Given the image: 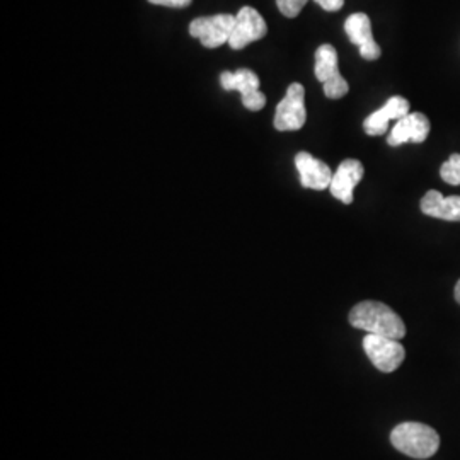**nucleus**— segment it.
Wrapping results in <instances>:
<instances>
[{
  "label": "nucleus",
  "instance_id": "nucleus-8",
  "mask_svg": "<svg viewBox=\"0 0 460 460\" xmlns=\"http://www.w3.org/2000/svg\"><path fill=\"white\" fill-rule=\"evenodd\" d=\"M268 26L263 16L254 7H243L235 16V26L230 34L229 47L232 49H246L247 45L263 40Z\"/></svg>",
  "mask_w": 460,
  "mask_h": 460
},
{
  "label": "nucleus",
  "instance_id": "nucleus-5",
  "mask_svg": "<svg viewBox=\"0 0 460 460\" xmlns=\"http://www.w3.org/2000/svg\"><path fill=\"white\" fill-rule=\"evenodd\" d=\"M363 349L372 365L384 374L397 370L406 358V349L399 343V340L378 334H367L363 338Z\"/></svg>",
  "mask_w": 460,
  "mask_h": 460
},
{
  "label": "nucleus",
  "instance_id": "nucleus-1",
  "mask_svg": "<svg viewBox=\"0 0 460 460\" xmlns=\"http://www.w3.org/2000/svg\"><path fill=\"white\" fill-rule=\"evenodd\" d=\"M348 319L353 328L367 331L368 334H378L393 340H402L406 336L404 321L382 302H360L351 309Z\"/></svg>",
  "mask_w": 460,
  "mask_h": 460
},
{
  "label": "nucleus",
  "instance_id": "nucleus-4",
  "mask_svg": "<svg viewBox=\"0 0 460 460\" xmlns=\"http://www.w3.org/2000/svg\"><path fill=\"white\" fill-rule=\"evenodd\" d=\"M305 89L302 84H290L285 98L277 106L273 125L279 132H296L305 125Z\"/></svg>",
  "mask_w": 460,
  "mask_h": 460
},
{
  "label": "nucleus",
  "instance_id": "nucleus-13",
  "mask_svg": "<svg viewBox=\"0 0 460 460\" xmlns=\"http://www.w3.org/2000/svg\"><path fill=\"white\" fill-rule=\"evenodd\" d=\"M410 115V101L402 96H394L389 99L378 111L372 113L365 119L363 130L370 137L384 135L389 130V123L393 119H401Z\"/></svg>",
  "mask_w": 460,
  "mask_h": 460
},
{
  "label": "nucleus",
  "instance_id": "nucleus-18",
  "mask_svg": "<svg viewBox=\"0 0 460 460\" xmlns=\"http://www.w3.org/2000/svg\"><path fill=\"white\" fill-rule=\"evenodd\" d=\"M150 4H155V5H164V7H188L193 0H148Z\"/></svg>",
  "mask_w": 460,
  "mask_h": 460
},
{
  "label": "nucleus",
  "instance_id": "nucleus-19",
  "mask_svg": "<svg viewBox=\"0 0 460 460\" xmlns=\"http://www.w3.org/2000/svg\"><path fill=\"white\" fill-rule=\"evenodd\" d=\"M454 296H456V300L460 304V279L457 281V285H456V290H454Z\"/></svg>",
  "mask_w": 460,
  "mask_h": 460
},
{
  "label": "nucleus",
  "instance_id": "nucleus-9",
  "mask_svg": "<svg viewBox=\"0 0 460 460\" xmlns=\"http://www.w3.org/2000/svg\"><path fill=\"white\" fill-rule=\"evenodd\" d=\"M345 31L348 34V38H349V41L358 47L360 55H362L365 60L374 62V60L380 58L382 51H380L377 41L374 40L370 17L363 14V13L351 14V16L346 19Z\"/></svg>",
  "mask_w": 460,
  "mask_h": 460
},
{
  "label": "nucleus",
  "instance_id": "nucleus-11",
  "mask_svg": "<svg viewBox=\"0 0 460 460\" xmlns=\"http://www.w3.org/2000/svg\"><path fill=\"white\" fill-rule=\"evenodd\" d=\"M429 119L423 113H410L395 121L394 128L387 138V144L399 147L402 144H423L429 135Z\"/></svg>",
  "mask_w": 460,
  "mask_h": 460
},
{
  "label": "nucleus",
  "instance_id": "nucleus-15",
  "mask_svg": "<svg viewBox=\"0 0 460 460\" xmlns=\"http://www.w3.org/2000/svg\"><path fill=\"white\" fill-rule=\"evenodd\" d=\"M440 176L445 182L452 186H460V154H452L450 159L444 163Z\"/></svg>",
  "mask_w": 460,
  "mask_h": 460
},
{
  "label": "nucleus",
  "instance_id": "nucleus-6",
  "mask_svg": "<svg viewBox=\"0 0 460 460\" xmlns=\"http://www.w3.org/2000/svg\"><path fill=\"white\" fill-rule=\"evenodd\" d=\"M234 26H235V16L232 14L198 17L190 24V34L199 40V43L205 49H218L229 43Z\"/></svg>",
  "mask_w": 460,
  "mask_h": 460
},
{
  "label": "nucleus",
  "instance_id": "nucleus-10",
  "mask_svg": "<svg viewBox=\"0 0 460 460\" xmlns=\"http://www.w3.org/2000/svg\"><path fill=\"white\" fill-rule=\"evenodd\" d=\"M363 174H365V167L360 161L346 159L332 174V181L329 186L331 195L343 201L345 205H351L353 191L358 186V182L362 181Z\"/></svg>",
  "mask_w": 460,
  "mask_h": 460
},
{
  "label": "nucleus",
  "instance_id": "nucleus-3",
  "mask_svg": "<svg viewBox=\"0 0 460 460\" xmlns=\"http://www.w3.org/2000/svg\"><path fill=\"white\" fill-rule=\"evenodd\" d=\"M314 74L319 83L324 84V94L329 99L345 98L349 85L340 74L338 51L331 45H321L315 51Z\"/></svg>",
  "mask_w": 460,
  "mask_h": 460
},
{
  "label": "nucleus",
  "instance_id": "nucleus-14",
  "mask_svg": "<svg viewBox=\"0 0 460 460\" xmlns=\"http://www.w3.org/2000/svg\"><path fill=\"white\" fill-rule=\"evenodd\" d=\"M421 212L447 222H460V197H444L437 190H429L421 198Z\"/></svg>",
  "mask_w": 460,
  "mask_h": 460
},
{
  "label": "nucleus",
  "instance_id": "nucleus-16",
  "mask_svg": "<svg viewBox=\"0 0 460 460\" xmlns=\"http://www.w3.org/2000/svg\"><path fill=\"white\" fill-rule=\"evenodd\" d=\"M309 0H277L279 13L285 17H296Z\"/></svg>",
  "mask_w": 460,
  "mask_h": 460
},
{
  "label": "nucleus",
  "instance_id": "nucleus-7",
  "mask_svg": "<svg viewBox=\"0 0 460 460\" xmlns=\"http://www.w3.org/2000/svg\"><path fill=\"white\" fill-rule=\"evenodd\" d=\"M220 84L226 91H237L249 111L263 110L266 96L260 91V77L252 70L239 68L235 72H224L220 75Z\"/></svg>",
  "mask_w": 460,
  "mask_h": 460
},
{
  "label": "nucleus",
  "instance_id": "nucleus-12",
  "mask_svg": "<svg viewBox=\"0 0 460 460\" xmlns=\"http://www.w3.org/2000/svg\"><path fill=\"white\" fill-rule=\"evenodd\" d=\"M296 165L304 188L323 191L331 186L332 171L326 163L315 159L309 152H298L296 155Z\"/></svg>",
  "mask_w": 460,
  "mask_h": 460
},
{
  "label": "nucleus",
  "instance_id": "nucleus-2",
  "mask_svg": "<svg viewBox=\"0 0 460 460\" xmlns=\"http://www.w3.org/2000/svg\"><path fill=\"white\" fill-rule=\"evenodd\" d=\"M391 442L395 448L412 459H429L438 452V433L423 423H401L393 429Z\"/></svg>",
  "mask_w": 460,
  "mask_h": 460
},
{
  "label": "nucleus",
  "instance_id": "nucleus-17",
  "mask_svg": "<svg viewBox=\"0 0 460 460\" xmlns=\"http://www.w3.org/2000/svg\"><path fill=\"white\" fill-rule=\"evenodd\" d=\"M315 4L328 13H336L345 5V0H315Z\"/></svg>",
  "mask_w": 460,
  "mask_h": 460
}]
</instances>
